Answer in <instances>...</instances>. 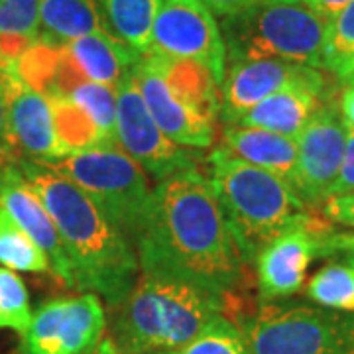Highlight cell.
Returning a JSON list of instances; mask_svg holds the SVG:
<instances>
[{"label": "cell", "instance_id": "cell-3", "mask_svg": "<svg viewBox=\"0 0 354 354\" xmlns=\"http://www.w3.org/2000/svg\"><path fill=\"white\" fill-rule=\"evenodd\" d=\"M225 311V297L193 283L142 274L113 307V342L118 354H167L199 335Z\"/></svg>", "mask_w": 354, "mask_h": 354}, {"label": "cell", "instance_id": "cell-2", "mask_svg": "<svg viewBox=\"0 0 354 354\" xmlns=\"http://www.w3.org/2000/svg\"><path fill=\"white\" fill-rule=\"evenodd\" d=\"M14 164L55 223L73 272V288L102 295L111 307L120 304L136 283L140 266L134 244L87 193L53 167L22 156Z\"/></svg>", "mask_w": 354, "mask_h": 354}, {"label": "cell", "instance_id": "cell-19", "mask_svg": "<svg viewBox=\"0 0 354 354\" xmlns=\"http://www.w3.org/2000/svg\"><path fill=\"white\" fill-rule=\"evenodd\" d=\"M323 102L327 101L313 91L297 87L283 88L252 106L236 124L262 128L295 140Z\"/></svg>", "mask_w": 354, "mask_h": 354}, {"label": "cell", "instance_id": "cell-39", "mask_svg": "<svg viewBox=\"0 0 354 354\" xmlns=\"http://www.w3.org/2000/svg\"><path fill=\"white\" fill-rule=\"evenodd\" d=\"M354 73V57H353V62H351V64L346 65V69H344V73H342L341 77H339V79H341V81H344V79H346V77H351Z\"/></svg>", "mask_w": 354, "mask_h": 354}, {"label": "cell", "instance_id": "cell-36", "mask_svg": "<svg viewBox=\"0 0 354 354\" xmlns=\"http://www.w3.org/2000/svg\"><path fill=\"white\" fill-rule=\"evenodd\" d=\"M299 2L305 4L307 8H311V10L315 14H319V16L330 20L333 16H337V14L341 12L342 8H344L348 2H353V0H299Z\"/></svg>", "mask_w": 354, "mask_h": 354}, {"label": "cell", "instance_id": "cell-34", "mask_svg": "<svg viewBox=\"0 0 354 354\" xmlns=\"http://www.w3.org/2000/svg\"><path fill=\"white\" fill-rule=\"evenodd\" d=\"M203 2L211 8V12L215 16L228 18V16H234V14L242 12L254 4L266 2V0H203Z\"/></svg>", "mask_w": 354, "mask_h": 354}, {"label": "cell", "instance_id": "cell-14", "mask_svg": "<svg viewBox=\"0 0 354 354\" xmlns=\"http://www.w3.org/2000/svg\"><path fill=\"white\" fill-rule=\"evenodd\" d=\"M0 83L6 95L8 124L18 153L46 165L67 156L69 150L59 142L55 132L50 101L41 93L28 87L18 77L14 65L4 67Z\"/></svg>", "mask_w": 354, "mask_h": 354}, {"label": "cell", "instance_id": "cell-40", "mask_svg": "<svg viewBox=\"0 0 354 354\" xmlns=\"http://www.w3.org/2000/svg\"><path fill=\"white\" fill-rule=\"evenodd\" d=\"M266 2H299V0H266Z\"/></svg>", "mask_w": 354, "mask_h": 354}, {"label": "cell", "instance_id": "cell-4", "mask_svg": "<svg viewBox=\"0 0 354 354\" xmlns=\"http://www.w3.org/2000/svg\"><path fill=\"white\" fill-rule=\"evenodd\" d=\"M209 181L244 264L258 250L313 213L290 181L246 164L223 146L207 153Z\"/></svg>", "mask_w": 354, "mask_h": 354}, {"label": "cell", "instance_id": "cell-33", "mask_svg": "<svg viewBox=\"0 0 354 354\" xmlns=\"http://www.w3.org/2000/svg\"><path fill=\"white\" fill-rule=\"evenodd\" d=\"M344 193H354V132L348 130L346 134V148L342 156L341 169L335 179L333 187L329 191V197L333 195H344Z\"/></svg>", "mask_w": 354, "mask_h": 354}, {"label": "cell", "instance_id": "cell-30", "mask_svg": "<svg viewBox=\"0 0 354 354\" xmlns=\"http://www.w3.org/2000/svg\"><path fill=\"white\" fill-rule=\"evenodd\" d=\"M32 321L30 295L24 281L8 268H0V330L12 329L24 335Z\"/></svg>", "mask_w": 354, "mask_h": 354}, {"label": "cell", "instance_id": "cell-29", "mask_svg": "<svg viewBox=\"0 0 354 354\" xmlns=\"http://www.w3.org/2000/svg\"><path fill=\"white\" fill-rule=\"evenodd\" d=\"M354 57V0L341 12L333 16L327 24L325 48H323V69L339 77Z\"/></svg>", "mask_w": 354, "mask_h": 354}, {"label": "cell", "instance_id": "cell-24", "mask_svg": "<svg viewBox=\"0 0 354 354\" xmlns=\"http://www.w3.org/2000/svg\"><path fill=\"white\" fill-rule=\"evenodd\" d=\"M50 104L51 111H53L57 138L69 152L116 146V144L109 142L102 136V132L95 124V120L73 101H69V99H51Z\"/></svg>", "mask_w": 354, "mask_h": 354}, {"label": "cell", "instance_id": "cell-38", "mask_svg": "<svg viewBox=\"0 0 354 354\" xmlns=\"http://www.w3.org/2000/svg\"><path fill=\"white\" fill-rule=\"evenodd\" d=\"M88 354H118V351H116V346H114L113 339H111V337H104V339H101V342H99Z\"/></svg>", "mask_w": 354, "mask_h": 354}, {"label": "cell", "instance_id": "cell-5", "mask_svg": "<svg viewBox=\"0 0 354 354\" xmlns=\"http://www.w3.org/2000/svg\"><path fill=\"white\" fill-rule=\"evenodd\" d=\"M329 20L301 2H260L223 18L227 62L281 59L323 69Z\"/></svg>", "mask_w": 354, "mask_h": 354}, {"label": "cell", "instance_id": "cell-37", "mask_svg": "<svg viewBox=\"0 0 354 354\" xmlns=\"http://www.w3.org/2000/svg\"><path fill=\"white\" fill-rule=\"evenodd\" d=\"M339 111H341L342 122H344L346 130H353L354 132V81L353 83H346V87L342 88Z\"/></svg>", "mask_w": 354, "mask_h": 354}, {"label": "cell", "instance_id": "cell-31", "mask_svg": "<svg viewBox=\"0 0 354 354\" xmlns=\"http://www.w3.org/2000/svg\"><path fill=\"white\" fill-rule=\"evenodd\" d=\"M321 213L329 223L342 225V227L354 228V193L344 195H333L323 203Z\"/></svg>", "mask_w": 354, "mask_h": 354}, {"label": "cell", "instance_id": "cell-21", "mask_svg": "<svg viewBox=\"0 0 354 354\" xmlns=\"http://www.w3.org/2000/svg\"><path fill=\"white\" fill-rule=\"evenodd\" d=\"M152 55L174 95H177L185 104H189L193 111L215 122L216 116L221 114V85L211 75V71L189 59H169L158 53Z\"/></svg>", "mask_w": 354, "mask_h": 354}, {"label": "cell", "instance_id": "cell-8", "mask_svg": "<svg viewBox=\"0 0 354 354\" xmlns=\"http://www.w3.org/2000/svg\"><path fill=\"white\" fill-rule=\"evenodd\" d=\"M333 236L329 221L311 213L264 244L254 256L260 304L279 301L304 290L313 260L330 256Z\"/></svg>", "mask_w": 354, "mask_h": 354}, {"label": "cell", "instance_id": "cell-15", "mask_svg": "<svg viewBox=\"0 0 354 354\" xmlns=\"http://www.w3.org/2000/svg\"><path fill=\"white\" fill-rule=\"evenodd\" d=\"M132 77L153 122L181 148H211L215 142V122L193 111L167 87L152 53L140 55Z\"/></svg>", "mask_w": 354, "mask_h": 354}, {"label": "cell", "instance_id": "cell-13", "mask_svg": "<svg viewBox=\"0 0 354 354\" xmlns=\"http://www.w3.org/2000/svg\"><path fill=\"white\" fill-rule=\"evenodd\" d=\"M348 130L342 122L339 104L323 102L297 136V162L291 187L309 209H321L339 176Z\"/></svg>", "mask_w": 354, "mask_h": 354}, {"label": "cell", "instance_id": "cell-26", "mask_svg": "<svg viewBox=\"0 0 354 354\" xmlns=\"http://www.w3.org/2000/svg\"><path fill=\"white\" fill-rule=\"evenodd\" d=\"M305 297L315 305L354 313V268L333 262L307 281Z\"/></svg>", "mask_w": 354, "mask_h": 354}, {"label": "cell", "instance_id": "cell-17", "mask_svg": "<svg viewBox=\"0 0 354 354\" xmlns=\"http://www.w3.org/2000/svg\"><path fill=\"white\" fill-rule=\"evenodd\" d=\"M221 146L242 162L291 181L297 162V140L262 128L225 124Z\"/></svg>", "mask_w": 354, "mask_h": 354}, {"label": "cell", "instance_id": "cell-7", "mask_svg": "<svg viewBox=\"0 0 354 354\" xmlns=\"http://www.w3.org/2000/svg\"><path fill=\"white\" fill-rule=\"evenodd\" d=\"M239 329L248 354H354V313L321 305L260 304Z\"/></svg>", "mask_w": 354, "mask_h": 354}, {"label": "cell", "instance_id": "cell-32", "mask_svg": "<svg viewBox=\"0 0 354 354\" xmlns=\"http://www.w3.org/2000/svg\"><path fill=\"white\" fill-rule=\"evenodd\" d=\"M20 158L18 148L14 144L10 124H8V111H6V95L0 83V171L12 165Z\"/></svg>", "mask_w": 354, "mask_h": 354}, {"label": "cell", "instance_id": "cell-9", "mask_svg": "<svg viewBox=\"0 0 354 354\" xmlns=\"http://www.w3.org/2000/svg\"><path fill=\"white\" fill-rule=\"evenodd\" d=\"M152 53L197 62L221 85L227 73V46L215 14L203 0H164L156 16Z\"/></svg>", "mask_w": 354, "mask_h": 354}, {"label": "cell", "instance_id": "cell-42", "mask_svg": "<svg viewBox=\"0 0 354 354\" xmlns=\"http://www.w3.org/2000/svg\"><path fill=\"white\" fill-rule=\"evenodd\" d=\"M2 71H4V69H2V64H0V77H2Z\"/></svg>", "mask_w": 354, "mask_h": 354}, {"label": "cell", "instance_id": "cell-28", "mask_svg": "<svg viewBox=\"0 0 354 354\" xmlns=\"http://www.w3.org/2000/svg\"><path fill=\"white\" fill-rule=\"evenodd\" d=\"M95 120L102 136L118 146L116 140V88L93 81L79 83L67 97Z\"/></svg>", "mask_w": 354, "mask_h": 354}, {"label": "cell", "instance_id": "cell-41", "mask_svg": "<svg viewBox=\"0 0 354 354\" xmlns=\"http://www.w3.org/2000/svg\"><path fill=\"white\" fill-rule=\"evenodd\" d=\"M354 81V73L351 77H346V79H344V81H342V83H353Z\"/></svg>", "mask_w": 354, "mask_h": 354}, {"label": "cell", "instance_id": "cell-11", "mask_svg": "<svg viewBox=\"0 0 354 354\" xmlns=\"http://www.w3.org/2000/svg\"><path fill=\"white\" fill-rule=\"evenodd\" d=\"M106 315L99 295L57 297L32 313L22 354H88L102 339Z\"/></svg>", "mask_w": 354, "mask_h": 354}, {"label": "cell", "instance_id": "cell-6", "mask_svg": "<svg viewBox=\"0 0 354 354\" xmlns=\"http://www.w3.org/2000/svg\"><path fill=\"white\" fill-rule=\"evenodd\" d=\"M48 165L87 193L102 215L136 248L152 209V189L144 169L122 148L106 146L69 152Z\"/></svg>", "mask_w": 354, "mask_h": 354}, {"label": "cell", "instance_id": "cell-16", "mask_svg": "<svg viewBox=\"0 0 354 354\" xmlns=\"http://www.w3.org/2000/svg\"><path fill=\"white\" fill-rule=\"evenodd\" d=\"M0 207L6 209V213L18 223V227L48 254L51 272L64 283L73 288V272L55 223L51 221L46 205L16 164L0 171Z\"/></svg>", "mask_w": 354, "mask_h": 354}, {"label": "cell", "instance_id": "cell-35", "mask_svg": "<svg viewBox=\"0 0 354 354\" xmlns=\"http://www.w3.org/2000/svg\"><path fill=\"white\" fill-rule=\"evenodd\" d=\"M341 254L344 262L354 268V234L353 232H339L335 230V236L330 242V256Z\"/></svg>", "mask_w": 354, "mask_h": 354}, {"label": "cell", "instance_id": "cell-25", "mask_svg": "<svg viewBox=\"0 0 354 354\" xmlns=\"http://www.w3.org/2000/svg\"><path fill=\"white\" fill-rule=\"evenodd\" d=\"M0 264L20 272H50L48 254L0 207Z\"/></svg>", "mask_w": 354, "mask_h": 354}, {"label": "cell", "instance_id": "cell-23", "mask_svg": "<svg viewBox=\"0 0 354 354\" xmlns=\"http://www.w3.org/2000/svg\"><path fill=\"white\" fill-rule=\"evenodd\" d=\"M39 38V0H0V64L12 67Z\"/></svg>", "mask_w": 354, "mask_h": 354}, {"label": "cell", "instance_id": "cell-18", "mask_svg": "<svg viewBox=\"0 0 354 354\" xmlns=\"http://www.w3.org/2000/svg\"><path fill=\"white\" fill-rule=\"evenodd\" d=\"M81 73L93 83L116 88L132 71L140 55L111 32H99L64 44Z\"/></svg>", "mask_w": 354, "mask_h": 354}, {"label": "cell", "instance_id": "cell-1", "mask_svg": "<svg viewBox=\"0 0 354 354\" xmlns=\"http://www.w3.org/2000/svg\"><path fill=\"white\" fill-rule=\"evenodd\" d=\"M136 256L142 274L181 279L221 297L242 281L244 260L201 169L156 183Z\"/></svg>", "mask_w": 354, "mask_h": 354}, {"label": "cell", "instance_id": "cell-27", "mask_svg": "<svg viewBox=\"0 0 354 354\" xmlns=\"http://www.w3.org/2000/svg\"><path fill=\"white\" fill-rule=\"evenodd\" d=\"M167 354H248V348L239 325L221 313L213 317L187 344Z\"/></svg>", "mask_w": 354, "mask_h": 354}, {"label": "cell", "instance_id": "cell-12", "mask_svg": "<svg viewBox=\"0 0 354 354\" xmlns=\"http://www.w3.org/2000/svg\"><path fill=\"white\" fill-rule=\"evenodd\" d=\"M291 87L313 91L325 101H330L329 77L321 69L281 59L230 62L221 83L223 124H236L258 102Z\"/></svg>", "mask_w": 354, "mask_h": 354}, {"label": "cell", "instance_id": "cell-10", "mask_svg": "<svg viewBox=\"0 0 354 354\" xmlns=\"http://www.w3.org/2000/svg\"><path fill=\"white\" fill-rule=\"evenodd\" d=\"M116 140L144 174L156 181L199 169V160L171 142L153 122L132 71L116 87Z\"/></svg>", "mask_w": 354, "mask_h": 354}, {"label": "cell", "instance_id": "cell-22", "mask_svg": "<svg viewBox=\"0 0 354 354\" xmlns=\"http://www.w3.org/2000/svg\"><path fill=\"white\" fill-rule=\"evenodd\" d=\"M164 0H97L109 32L138 55L150 53L156 16Z\"/></svg>", "mask_w": 354, "mask_h": 354}, {"label": "cell", "instance_id": "cell-20", "mask_svg": "<svg viewBox=\"0 0 354 354\" xmlns=\"http://www.w3.org/2000/svg\"><path fill=\"white\" fill-rule=\"evenodd\" d=\"M109 32L97 0H39V39L67 44Z\"/></svg>", "mask_w": 354, "mask_h": 354}]
</instances>
